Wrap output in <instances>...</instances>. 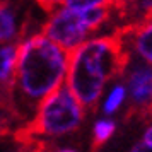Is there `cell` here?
Listing matches in <instances>:
<instances>
[{"label": "cell", "mask_w": 152, "mask_h": 152, "mask_svg": "<svg viewBox=\"0 0 152 152\" xmlns=\"http://www.w3.org/2000/svg\"><path fill=\"white\" fill-rule=\"evenodd\" d=\"M53 152H80V151H77L74 147H58V149H55Z\"/></svg>", "instance_id": "18"}, {"label": "cell", "mask_w": 152, "mask_h": 152, "mask_svg": "<svg viewBox=\"0 0 152 152\" xmlns=\"http://www.w3.org/2000/svg\"><path fill=\"white\" fill-rule=\"evenodd\" d=\"M69 53L50 41L41 31H33L17 43V67L7 108L19 132L31 121L38 106L65 86Z\"/></svg>", "instance_id": "1"}, {"label": "cell", "mask_w": 152, "mask_h": 152, "mask_svg": "<svg viewBox=\"0 0 152 152\" xmlns=\"http://www.w3.org/2000/svg\"><path fill=\"white\" fill-rule=\"evenodd\" d=\"M28 24L12 0H0V45H17L28 34Z\"/></svg>", "instance_id": "7"}, {"label": "cell", "mask_w": 152, "mask_h": 152, "mask_svg": "<svg viewBox=\"0 0 152 152\" xmlns=\"http://www.w3.org/2000/svg\"><path fill=\"white\" fill-rule=\"evenodd\" d=\"M113 17H118L116 5L86 10H74L60 5L48 12V17L41 24L39 31L63 51L72 53L82 43L97 36V33Z\"/></svg>", "instance_id": "3"}, {"label": "cell", "mask_w": 152, "mask_h": 152, "mask_svg": "<svg viewBox=\"0 0 152 152\" xmlns=\"http://www.w3.org/2000/svg\"><path fill=\"white\" fill-rule=\"evenodd\" d=\"M0 103L7 104V92H5L4 89H0Z\"/></svg>", "instance_id": "19"}, {"label": "cell", "mask_w": 152, "mask_h": 152, "mask_svg": "<svg viewBox=\"0 0 152 152\" xmlns=\"http://www.w3.org/2000/svg\"><path fill=\"white\" fill-rule=\"evenodd\" d=\"M86 113L87 110L63 86L38 106L31 121L17 133L41 142L67 137L82 126Z\"/></svg>", "instance_id": "4"}, {"label": "cell", "mask_w": 152, "mask_h": 152, "mask_svg": "<svg viewBox=\"0 0 152 152\" xmlns=\"http://www.w3.org/2000/svg\"><path fill=\"white\" fill-rule=\"evenodd\" d=\"M17 67V45H0V89L7 92Z\"/></svg>", "instance_id": "10"}, {"label": "cell", "mask_w": 152, "mask_h": 152, "mask_svg": "<svg viewBox=\"0 0 152 152\" xmlns=\"http://www.w3.org/2000/svg\"><path fill=\"white\" fill-rule=\"evenodd\" d=\"M19 132V126L15 125L14 118L9 111L7 104L0 103V137L4 135H12V133H17Z\"/></svg>", "instance_id": "14"}, {"label": "cell", "mask_w": 152, "mask_h": 152, "mask_svg": "<svg viewBox=\"0 0 152 152\" xmlns=\"http://www.w3.org/2000/svg\"><path fill=\"white\" fill-rule=\"evenodd\" d=\"M126 89V111L152 118V67L128 58L120 77Z\"/></svg>", "instance_id": "5"}, {"label": "cell", "mask_w": 152, "mask_h": 152, "mask_svg": "<svg viewBox=\"0 0 152 152\" xmlns=\"http://www.w3.org/2000/svg\"><path fill=\"white\" fill-rule=\"evenodd\" d=\"M115 132H116L115 118H108V116L96 118V121L92 125V147L104 145L108 140H111Z\"/></svg>", "instance_id": "11"}, {"label": "cell", "mask_w": 152, "mask_h": 152, "mask_svg": "<svg viewBox=\"0 0 152 152\" xmlns=\"http://www.w3.org/2000/svg\"><path fill=\"white\" fill-rule=\"evenodd\" d=\"M128 55L116 33L97 34L69 53L65 87L86 110L96 108L106 86L123 74Z\"/></svg>", "instance_id": "2"}, {"label": "cell", "mask_w": 152, "mask_h": 152, "mask_svg": "<svg viewBox=\"0 0 152 152\" xmlns=\"http://www.w3.org/2000/svg\"><path fill=\"white\" fill-rule=\"evenodd\" d=\"M128 58L152 67V17L115 31Z\"/></svg>", "instance_id": "6"}, {"label": "cell", "mask_w": 152, "mask_h": 152, "mask_svg": "<svg viewBox=\"0 0 152 152\" xmlns=\"http://www.w3.org/2000/svg\"><path fill=\"white\" fill-rule=\"evenodd\" d=\"M121 0H65L63 5L74 10H86V9H101V7H115Z\"/></svg>", "instance_id": "13"}, {"label": "cell", "mask_w": 152, "mask_h": 152, "mask_svg": "<svg viewBox=\"0 0 152 152\" xmlns=\"http://www.w3.org/2000/svg\"><path fill=\"white\" fill-rule=\"evenodd\" d=\"M140 140H144V142H147V144H152V118H151V121H149V125L145 126L144 135H142Z\"/></svg>", "instance_id": "17"}, {"label": "cell", "mask_w": 152, "mask_h": 152, "mask_svg": "<svg viewBox=\"0 0 152 152\" xmlns=\"http://www.w3.org/2000/svg\"><path fill=\"white\" fill-rule=\"evenodd\" d=\"M2 152H50V151L46 147V142L26 137L22 133H14L12 135V147H9Z\"/></svg>", "instance_id": "12"}, {"label": "cell", "mask_w": 152, "mask_h": 152, "mask_svg": "<svg viewBox=\"0 0 152 152\" xmlns=\"http://www.w3.org/2000/svg\"><path fill=\"white\" fill-rule=\"evenodd\" d=\"M34 2L43 9V10H45V12H46V14H48V12H51L53 9L63 5V2H65V0H34Z\"/></svg>", "instance_id": "15"}, {"label": "cell", "mask_w": 152, "mask_h": 152, "mask_svg": "<svg viewBox=\"0 0 152 152\" xmlns=\"http://www.w3.org/2000/svg\"><path fill=\"white\" fill-rule=\"evenodd\" d=\"M128 152H152V144H147L144 140H138L137 144L132 145V149Z\"/></svg>", "instance_id": "16"}, {"label": "cell", "mask_w": 152, "mask_h": 152, "mask_svg": "<svg viewBox=\"0 0 152 152\" xmlns=\"http://www.w3.org/2000/svg\"><path fill=\"white\" fill-rule=\"evenodd\" d=\"M118 17L126 19L125 26L149 19L152 17V0H121L118 4Z\"/></svg>", "instance_id": "9"}, {"label": "cell", "mask_w": 152, "mask_h": 152, "mask_svg": "<svg viewBox=\"0 0 152 152\" xmlns=\"http://www.w3.org/2000/svg\"><path fill=\"white\" fill-rule=\"evenodd\" d=\"M125 106H126V89H125L123 82L118 79V80L110 84V87L101 96V101H99L101 116H116Z\"/></svg>", "instance_id": "8"}]
</instances>
